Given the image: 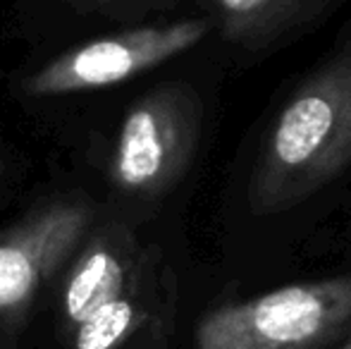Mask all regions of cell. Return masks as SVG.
<instances>
[{
	"mask_svg": "<svg viewBox=\"0 0 351 349\" xmlns=\"http://www.w3.org/2000/svg\"><path fill=\"white\" fill-rule=\"evenodd\" d=\"M208 34V22H184L141 27L96 38L58 56L53 62L29 77L27 93L32 96H65L127 82L165 60L194 48Z\"/></svg>",
	"mask_w": 351,
	"mask_h": 349,
	"instance_id": "277c9868",
	"label": "cell"
},
{
	"mask_svg": "<svg viewBox=\"0 0 351 349\" xmlns=\"http://www.w3.org/2000/svg\"><path fill=\"white\" fill-rule=\"evenodd\" d=\"M339 349H351V340H349V342H344V345L339 347Z\"/></svg>",
	"mask_w": 351,
	"mask_h": 349,
	"instance_id": "30bf717a",
	"label": "cell"
},
{
	"mask_svg": "<svg viewBox=\"0 0 351 349\" xmlns=\"http://www.w3.org/2000/svg\"><path fill=\"white\" fill-rule=\"evenodd\" d=\"M88 223L84 206L58 204L0 234V323L14 321L70 256Z\"/></svg>",
	"mask_w": 351,
	"mask_h": 349,
	"instance_id": "5b68a950",
	"label": "cell"
},
{
	"mask_svg": "<svg viewBox=\"0 0 351 349\" xmlns=\"http://www.w3.org/2000/svg\"><path fill=\"white\" fill-rule=\"evenodd\" d=\"M199 106L184 86H162L141 98L117 134L112 180L130 194L156 196L186 168L199 139Z\"/></svg>",
	"mask_w": 351,
	"mask_h": 349,
	"instance_id": "3957f363",
	"label": "cell"
},
{
	"mask_svg": "<svg viewBox=\"0 0 351 349\" xmlns=\"http://www.w3.org/2000/svg\"><path fill=\"white\" fill-rule=\"evenodd\" d=\"M70 3L74 8L84 10H134V8H148V5L165 3V0H60Z\"/></svg>",
	"mask_w": 351,
	"mask_h": 349,
	"instance_id": "9c48e42d",
	"label": "cell"
},
{
	"mask_svg": "<svg viewBox=\"0 0 351 349\" xmlns=\"http://www.w3.org/2000/svg\"><path fill=\"white\" fill-rule=\"evenodd\" d=\"M325 0H215L227 38L244 46H265L301 19L320 10Z\"/></svg>",
	"mask_w": 351,
	"mask_h": 349,
	"instance_id": "52a82bcc",
	"label": "cell"
},
{
	"mask_svg": "<svg viewBox=\"0 0 351 349\" xmlns=\"http://www.w3.org/2000/svg\"><path fill=\"white\" fill-rule=\"evenodd\" d=\"M351 163V38L285 103L249 184L256 215L294 208Z\"/></svg>",
	"mask_w": 351,
	"mask_h": 349,
	"instance_id": "6da1fadb",
	"label": "cell"
},
{
	"mask_svg": "<svg viewBox=\"0 0 351 349\" xmlns=\"http://www.w3.org/2000/svg\"><path fill=\"white\" fill-rule=\"evenodd\" d=\"M351 321V275L294 282L201 321L196 349H325Z\"/></svg>",
	"mask_w": 351,
	"mask_h": 349,
	"instance_id": "7a4b0ae2",
	"label": "cell"
},
{
	"mask_svg": "<svg viewBox=\"0 0 351 349\" xmlns=\"http://www.w3.org/2000/svg\"><path fill=\"white\" fill-rule=\"evenodd\" d=\"M139 321L134 302L122 297L74 328V349H115Z\"/></svg>",
	"mask_w": 351,
	"mask_h": 349,
	"instance_id": "ba28073f",
	"label": "cell"
},
{
	"mask_svg": "<svg viewBox=\"0 0 351 349\" xmlns=\"http://www.w3.org/2000/svg\"><path fill=\"white\" fill-rule=\"evenodd\" d=\"M130 265L115 247L93 242L72 268L62 294V311L74 328L106 309L108 304L127 297Z\"/></svg>",
	"mask_w": 351,
	"mask_h": 349,
	"instance_id": "8992f818",
	"label": "cell"
}]
</instances>
